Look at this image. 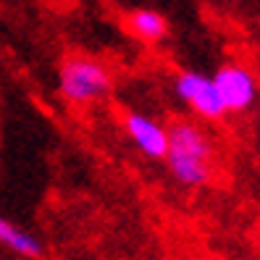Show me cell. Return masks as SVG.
I'll list each match as a JSON object with an SVG mask.
<instances>
[{"label": "cell", "mask_w": 260, "mask_h": 260, "mask_svg": "<svg viewBox=\"0 0 260 260\" xmlns=\"http://www.w3.org/2000/svg\"><path fill=\"white\" fill-rule=\"evenodd\" d=\"M113 87L111 71L89 55H66L58 66V92L74 105L105 98Z\"/></svg>", "instance_id": "cell-2"}, {"label": "cell", "mask_w": 260, "mask_h": 260, "mask_svg": "<svg viewBox=\"0 0 260 260\" xmlns=\"http://www.w3.org/2000/svg\"><path fill=\"white\" fill-rule=\"evenodd\" d=\"M210 79L218 89V98L223 103L226 113H244L257 100V79L242 63H223Z\"/></svg>", "instance_id": "cell-3"}, {"label": "cell", "mask_w": 260, "mask_h": 260, "mask_svg": "<svg viewBox=\"0 0 260 260\" xmlns=\"http://www.w3.org/2000/svg\"><path fill=\"white\" fill-rule=\"evenodd\" d=\"M166 132L168 147L163 160L171 176L184 187H205L213 176V142L208 134L189 121H171Z\"/></svg>", "instance_id": "cell-1"}, {"label": "cell", "mask_w": 260, "mask_h": 260, "mask_svg": "<svg viewBox=\"0 0 260 260\" xmlns=\"http://www.w3.org/2000/svg\"><path fill=\"white\" fill-rule=\"evenodd\" d=\"M124 26L129 29V35H134L140 42H147V45H155L166 40L168 35V19L152 8H134L126 16Z\"/></svg>", "instance_id": "cell-6"}, {"label": "cell", "mask_w": 260, "mask_h": 260, "mask_svg": "<svg viewBox=\"0 0 260 260\" xmlns=\"http://www.w3.org/2000/svg\"><path fill=\"white\" fill-rule=\"evenodd\" d=\"M0 244L3 247H8L11 252H16L21 257H32V260H40L45 247L42 242L37 237H32L29 232H24V229H19L16 223H11L8 218L0 216Z\"/></svg>", "instance_id": "cell-7"}, {"label": "cell", "mask_w": 260, "mask_h": 260, "mask_svg": "<svg viewBox=\"0 0 260 260\" xmlns=\"http://www.w3.org/2000/svg\"><path fill=\"white\" fill-rule=\"evenodd\" d=\"M174 92L179 95L181 103H187L189 108L205 121H221L226 116V108L218 98V89H216L210 76H205V74H197V71L176 74Z\"/></svg>", "instance_id": "cell-4"}, {"label": "cell", "mask_w": 260, "mask_h": 260, "mask_svg": "<svg viewBox=\"0 0 260 260\" xmlns=\"http://www.w3.org/2000/svg\"><path fill=\"white\" fill-rule=\"evenodd\" d=\"M121 126H124L126 137L140 147V152H145L147 158L163 160L166 147H168V132L166 124L155 121L152 116L137 113V111H126L121 116Z\"/></svg>", "instance_id": "cell-5"}]
</instances>
